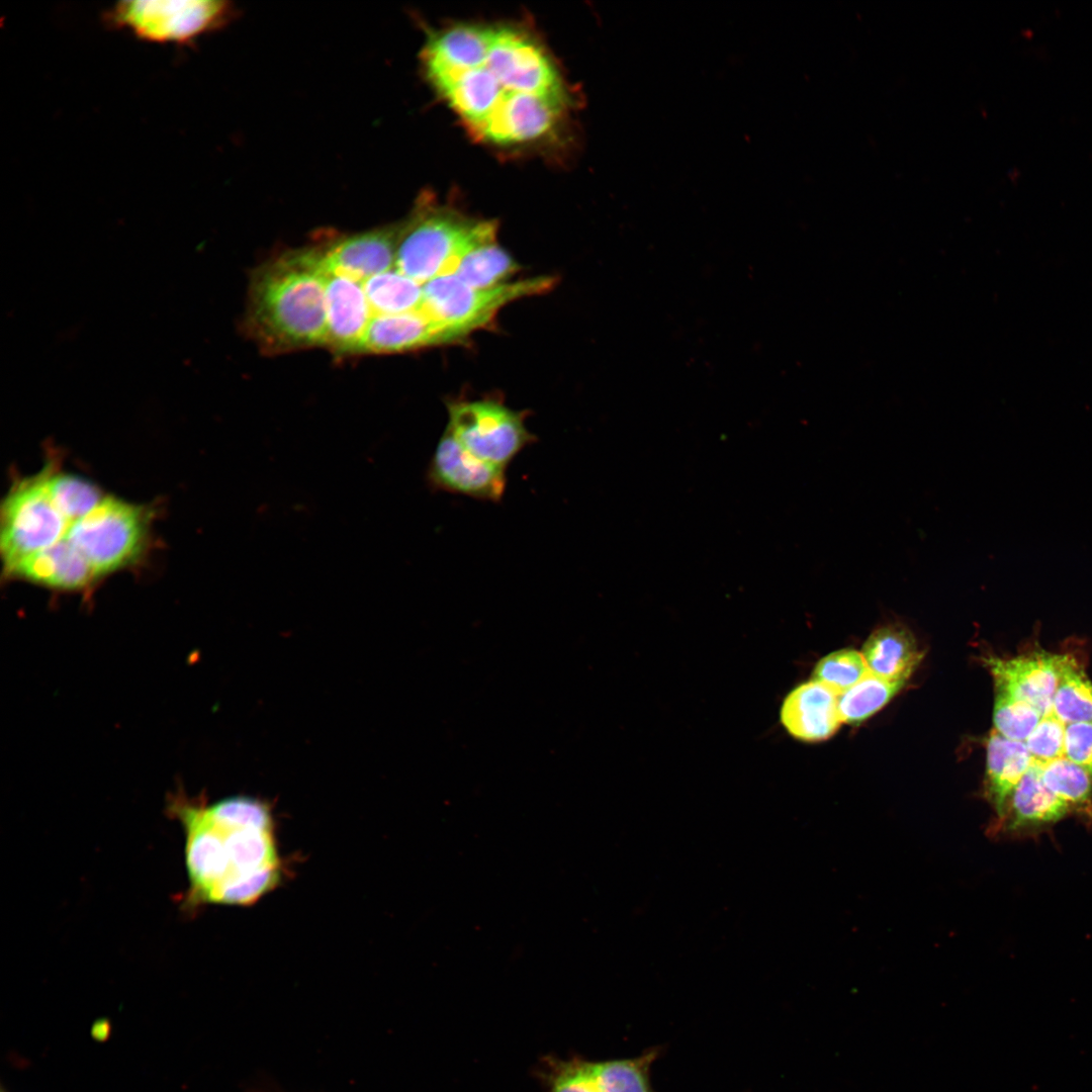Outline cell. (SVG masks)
<instances>
[{"label":"cell","mask_w":1092,"mask_h":1092,"mask_svg":"<svg viewBox=\"0 0 1092 1092\" xmlns=\"http://www.w3.org/2000/svg\"><path fill=\"white\" fill-rule=\"evenodd\" d=\"M566 105L567 98L515 95L505 101L474 134L500 146L530 143L553 129Z\"/></svg>","instance_id":"7c38bea8"},{"label":"cell","mask_w":1092,"mask_h":1092,"mask_svg":"<svg viewBox=\"0 0 1092 1092\" xmlns=\"http://www.w3.org/2000/svg\"><path fill=\"white\" fill-rule=\"evenodd\" d=\"M655 1057L649 1052L635 1059L588 1061V1070L599 1092H653L648 1072Z\"/></svg>","instance_id":"484cf974"},{"label":"cell","mask_w":1092,"mask_h":1092,"mask_svg":"<svg viewBox=\"0 0 1092 1092\" xmlns=\"http://www.w3.org/2000/svg\"><path fill=\"white\" fill-rule=\"evenodd\" d=\"M400 224L356 234L336 242L323 254L327 273L363 282L394 267Z\"/></svg>","instance_id":"5bb4252c"},{"label":"cell","mask_w":1092,"mask_h":1092,"mask_svg":"<svg viewBox=\"0 0 1092 1092\" xmlns=\"http://www.w3.org/2000/svg\"><path fill=\"white\" fill-rule=\"evenodd\" d=\"M861 653L871 673L892 681L905 682L922 658L913 634L900 623L876 629Z\"/></svg>","instance_id":"d6986e66"},{"label":"cell","mask_w":1092,"mask_h":1092,"mask_svg":"<svg viewBox=\"0 0 1092 1092\" xmlns=\"http://www.w3.org/2000/svg\"><path fill=\"white\" fill-rule=\"evenodd\" d=\"M426 479L435 490L499 502L507 486L506 469L485 462L446 428L429 463Z\"/></svg>","instance_id":"30bf717a"},{"label":"cell","mask_w":1092,"mask_h":1092,"mask_svg":"<svg viewBox=\"0 0 1092 1092\" xmlns=\"http://www.w3.org/2000/svg\"><path fill=\"white\" fill-rule=\"evenodd\" d=\"M1 1092H5V1091H4V1090H2Z\"/></svg>","instance_id":"d6a6232c"},{"label":"cell","mask_w":1092,"mask_h":1092,"mask_svg":"<svg viewBox=\"0 0 1092 1092\" xmlns=\"http://www.w3.org/2000/svg\"><path fill=\"white\" fill-rule=\"evenodd\" d=\"M326 307L325 344L339 352L360 351L372 318L362 282L344 275L328 273Z\"/></svg>","instance_id":"9a60e30c"},{"label":"cell","mask_w":1092,"mask_h":1092,"mask_svg":"<svg viewBox=\"0 0 1092 1092\" xmlns=\"http://www.w3.org/2000/svg\"><path fill=\"white\" fill-rule=\"evenodd\" d=\"M1064 724L1053 712L1043 716L1025 740L1032 759L1044 764L1064 755Z\"/></svg>","instance_id":"4dcf8cb0"},{"label":"cell","mask_w":1092,"mask_h":1092,"mask_svg":"<svg viewBox=\"0 0 1092 1092\" xmlns=\"http://www.w3.org/2000/svg\"><path fill=\"white\" fill-rule=\"evenodd\" d=\"M166 810L185 833L186 909L251 906L282 882L283 860L266 801L239 795L208 803L177 790Z\"/></svg>","instance_id":"6da1fadb"},{"label":"cell","mask_w":1092,"mask_h":1092,"mask_svg":"<svg viewBox=\"0 0 1092 1092\" xmlns=\"http://www.w3.org/2000/svg\"><path fill=\"white\" fill-rule=\"evenodd\" d=\"M1053 713L1066 725L1092 723V682L1069 655L1062 666Z\"/></svg>","instance_id":"cb8c5ba5"},{"label":"cell","mask_w":1092,"mask_h":1092,"mask_svg":"<svg viewBox=\"0 0 1092 1092\" xmlns=\"http://www.w3.org/2000/svg\"><path fill=\"white\" fill-rule=\"evenodd\" d=\"M870 672L862 653L843 649L823 657L814 669L816 679L838 695L849 690Z\"/></svg>","instance_id":"f1b7e54d"},{"label":"cell","mask_w":1092,"mask_h":1092,"mask_svg":"<svg viewBox=\"0 0 1092 1092\" xmlns=\"http://www.w3.org/2000/svg\"><path fill=\"white\" fill-rule=\"evenodd\" d=\"M1041 763L1032 761L1014 788L1003 816L997 819L996 833H1021L1055 824L1071 813L1069 806L1044 785Z\"/></svg>","instance_id":"ac0fdd59"},{"label":"cell","mask_w":1092,"mask_h":1092,"mask_svg":"<svg viewBox=\"0 0 1092 1092\" xmlns=\"http://www.w3.org/2000/svg\"><path fill=\"white\" fill-rule=\"evenodd\" d=\"M154 511L105 495L84 517L72 522L65 540L89 565L96 580L135 566L150 548Z\"/></svg>","instance_id":"277c9868"},{"label":"cell","mask_w":1092,"mask_h":1092,"mask_svg":"<svg viewBox=\"0 0 1092 1092\" xmlns=\"http://www.w3.org/2000/svg\"><path fill=\"white\" fill-rule=\"evenodd\" d=\"M838 696L816 679L806 681L785 698L780 710L781 722L789 734L801 741L827 739L842 723Z\"/></svg>","instance_id":"2e32d148"},{"label":"cell","mask_w":1092,"mask_h":1092,"mask_svg":"<svg viewBox=\"0 0 1092 1092\" xmlns=\"http://www.w3.org/2000/svg\"><path fill=\"white\" fill-rule=\"evenodd\" d=\"M327 275L323 254L313 250L284 254L259 269L249 320L262 344L272 350L325 344Z\"/></svg>","instance_id":"7a4b0ae2"},{"label":"cell","mask_w":1092,"mask_h":1092,"mask_svg":"<svg viewBox=\"0 0 1092 1092\" xmlns=\"http://www.w3.org/2000/svg\"><path fill=\"white\" fill-rule=\"evenodd\" d=\"M447 429L477 458L507 469L527 446L537 441L525 425L527 412L513 411L491 399H460L447 403Z\"/></svg>","instance_id":"ba28073f"},{"label":"cell","mask_w":1092,"mask_h":1092,"mask_svg":"<svg viewBox=\"0 0 1092 1092\" xmlns=\"http://www.w3.org/2000/svg\"><path fill=\"white\" fill-rule=\"evenodd\" d=\"M556 282L553 276H538L489 288H473L454 275H441L423 284L420 311L468 337L489 325L508 303L550 291Z\"/></svg>","instance_id":"52a82bcc"},{"label":"cell","mask_w":1092,"mask_h":1092,"mask_svg":"<svg viewBox=\"0 0 1092 1092\" xmlns=\"http://www.w3.org/2000/svg\"><path fill=\"white\" fill-rule=\"evenodd\" d=\"M1041 778L1071 813L1092 822V778L1085 769L1063 755L1042 764Z\"/></svg>","instance_id":"603a6c76"},{"label":"cell","mask_w":1092,"mask_h":1092,"mask_svg":"<svg viewBox=\"0 0 1092 1092\" xmlns=\"http://www.w3.org/2000/svg\"><path fill=\"white\" fill-rule=\"evenodd\" d=\"M467 338L463 333L436 322L421 311L372 316L360 351L395 353L431 346L454 344Z\"/></svg>","instance_id":"4fadbf2b"},{"label":"cell","mask_w":1092,"mask_h":1092,"mask_svg":"<svg viewBox=\"0 0 1092 1092\" xmlns=\"http://www.w3.org/2000/svg\"><path fill=\"white\" fill-rule=\"evenodd\" d=\"M543 1092H599L588 1070V1061L579 1057H547L538 1067Z\"/></svg>","instance_id":"83f0119b"},{"label":"cell","mask_w":1092,"mask_h":1092,"mask_svg":"<svg viewBox=\"0 0 1092 1092\" xmlns=\"http://www.w3.org/2000/svg\"><path fill=\"white\" fill-rule=\"evenodd\" d=\"M1064 756L1081 766L1092 778V723L1066 725Z\"/></svg>","instance_id":"1f68e13d"},{"label":"cell","mask_w":1092,"mask_h":1092,"mask_svg":"<svg viewBox=\"0 0 1092 1092\" xmlns=\"http://www.w3.org/2000/svg\"><path fill=\"white\" fill-rule=\"evenodd\" d=\"M869 672L857 684L838 696L842 723L858 724L883 708L904 686Z\"/></svg>","instance_id":"4316f807"},{"label":"cell","mask_w":1092,"mask_h":1092,"mask_svg":"<svg viewBox=\"0 0 1092 1092\" xmlns=\"http://www.w3.org/2000/svg\"><path fill=\"white\" fill-rule=\"evenodd\" d=\"M71 523L52 498L48 464L38 473L18 479L1 506L3 572L58 543Z\"/></svg>","instance_id":"8992f818"},{"label":"cell","mask_w":1092,"mask_h":1092,"mask_svg":"<svg viewBox=\"0 0 1092 1092\" xmlns=\"http://www.w3.org/2000/svg\"><path fill=\"white\" fill-rule=\"evenodd\" d=\"M1066 656L1038 650L1011 658L988 656L984 662L994 678L995 691L1030 705L1043 717L1053 712Z\"/></svg>","instance_id":"8fae6325"},{"label":"cell","mask_w":1092,"mask_h":1092,"mask_svg":"<svg viewBox=\"0 0 1092 1092\" xmlns=\"http://www.w3.org/2000/svg\"><path fill=\"white\" fill-rule=\"evenodd\" d=\"M491 27L456 24L430 34L421 53L430 82L479 65L486 57Z\"/></svg>","instance_id":"e0dca14e"},{"label":"cell","mask_w":1092,"mask_h":1092,"mask_svg":"<svg viewBox=\"0 0 1092 1092\" xmlns=\"http://www.w3.org/2000/svg\"><path fill=\"white\" fill-rule=\"evenodd\" d=\"M493 220H475L421 200L400 224L394 269L420 284L452 275L459 260L477 245L496 239Z\"/></svg>","instance_id":"3957f363"},{"label":"cell","mask_w":1092,"mask_h":1092,"mask_svg":"<svg viewBox=\"0 0 1092 1092\" xmlns=\"http://www.w3.org/2000/svg\"><path fill=\"white\" fill-rule=\"evenodd\" d=\"M985 793L997 819L1006 810L1008 800L1033 759L1025 742L1010 740L994 729L987 741Z\"/></svg>","instance_id":"ffe728a7"},{"label":"cell","mask_w":1092,"mask_h":1092,"mask_svg":"<svg viewBox=\"0 0 1092 1092\" xmlns=\"http://www.w3.org/2000/svg\"><path fill=\"white\" fill-rule=\"evenodd\" d=\"M995 692L994 730L1010 740L1025 742L1042 716L1030 705Z\"/></svg>","instance_id":"f546056e"},{"label":"cell","mask_w":1092,"mask_h":1092,"mask_svg":"<svg viewBox=\"0 0 1092 1092\" xmlns=\"http://www.w3.org/2000/svg\"><path fill=\"white\" fill-rule=\"evenodd\" d=\"M47 464L52 498L69 521L84 517L104 498L102 490L90 480L62 471L56 460H49Z\"/></svg>","instance_id":"d4e9b609"},{"label":"cell","mask_w":1092,"mask_h":1092,"mask_svg":"<svg viewBox=\"0 0 1092 1092\" xmlns=\"http://www.w3.org/2000/svg\"><path fill=\"white\" fill-rule=\"evenodd\" d=\"M520 267L496 240L481 243L458 262L452 275L473 288H489L506 283Z\"/></svg>","instance_id":"44dd1931"},{"label":"cell","mask_w":1092,"mask_h":1092,"mask_svg":"<svg viewBox=\"0 0 1092 1092\" xmlns=\"http://www.w3.org/2000/svg\"><path fill=\"white\" fill-rule=\"evenodd\" d=\"M483 64L502 88L504 102L519 94L567 98L549 56L526 32L512 27H491Z\"/></svg>","instance_id":"9c48e42d"},{"label":"cell","mask_w":1092,"mask_h":1092,"mask_svg":"<svg viewBox=\"0 0 1092 1092\" xmlns=\"http://www.w3.org/2000/svg\"><path fill=\"white\" fill-rule=\"evenodd\" d=\"M372 316L420 311L423 285L392 268L362 282Z\"/></svg>","instance_id":"7402d4cb"},{"label":"cell","mask_w":1092,"mask_h":1092,"mask_svg":"<svg viewBox=\"0 0 1092 1092\" xmlns=\"http://www.w3.org/2000/svg\"><path fill=\"white\" fill-rule=\"evenodd\" d=\"M234 16L233 3L222 0H125L108 8L103 19L146 41L189 44Z\"/></svg>","instance_id":"5b68a950"}]
</instances>
